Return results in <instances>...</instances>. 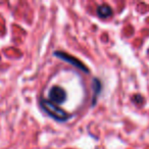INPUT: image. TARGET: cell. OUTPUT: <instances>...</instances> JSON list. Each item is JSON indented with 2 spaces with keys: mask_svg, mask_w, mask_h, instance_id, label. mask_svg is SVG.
<instances>
[{
  "mask_svg": "<svg viewBox=\"0 0 149 149\" xmlns=\"http://www.w3.org/2000/svg\"><path fill=\"white\" fill-rule=\"evenodd\" d=\"M97 15L100 17V19H107V17H110L113 13L111 7L107 4H101L97 7Z\"/></svg>",
  "mask_w": 149,
  "mask_h": 149,
  "instance_id": "cell-5",
  "label": "cell"
},
{
  "mask_svg": "<svg viewBox=\"0 0 149 149\" xmlns=\"http://www.w3.org/2000/svg\"><path fill=\"white\" fill-rule=\"evenodd\" d=\"M53 55L55 56V57L59 58V59H61V60H63V61H65V62H68V63L74 65V68H79L80 70L84 72L85 74H89V72H90V70L83 63V62L81 61V60H79L77 57H74V56L70 55V54L66 53V52L55 51V52H53Z\"/></svg>",
  "mask_w": 149,
  "mask_h": 149,
  "instance_id": "cell-2",
  "label": "cell"
},
{
  "mask_svg": "<svg viewBox=\"0 0 149 149\" xmlns=\"http://www.w3.org/2000/svg\"><path fill=\"white\" fill-rule=\"evenodd\" d=\"M40 107L41 109L47 114L48 116H50L53 120H57V122H66L72 116L70 113L63 110L62 108H60L59 106H57L56 104H54L53 102L49 101L48 99L45 98H41L39 101Z\"/></svg>",
  "mask_w": 149,
  "mask_h": 149,
  "instance_id": "cell-1",
  "label": "cell"
},
{
  "mask_svg": "<svg viewBox=\"0 0 149 149\" xmlns=\"http://www.w3.org/2000/svg\"><path fill=\"white\" fill-rule=\"evenodd\" d=\"M92 89H93V96H92V107H94L97 102V98L102 91V84L98 78H93L92 81Z\"/></svg>",
  "mask_w": 149,
  "mask_h": 149,
  "instance_id": "cell-4",
  "label": "cell"
},
{
  "mask_svg": "<svg viewBox=\"0 0 149 149\" xmlns=\"http://www.w3.org/2000/svg\"><path fill=\"white\" fill-rule=\"evenodd\" d=\"M66 92L60 86H53L48 92L49 101L53 102L54 104H61L66 100Z\"/></svg>",
  "mask_w": 149,
  "mask_h": 149,
  "instance_id": "cell-3",
  "label": "cell"
},
{
  "mask_svg": "<svg viewBox=\"0 0 149 149\" xmlns=\"http://www.w3.org/2000/svg\"><path fill=\"white\" fill-rule=\"evenodd\" d=\"M132 100H133V102H135L136 104H141L143 101H144L143 96L140 95V94H136V95H134L132 98Z\"/></svg>",
  "mask_w": 149,
  "mask_h": 149,
  "instance_id": "cell-6",
  "label": "cell"
}]
</instances>
